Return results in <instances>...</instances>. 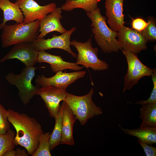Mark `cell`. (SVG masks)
<instances>
[{
    "label": "cell",
    "mask_w": 156,
    "mask_h": 156,
    "mask_svg": "<svg viewBox=\"0 0 156 156\" xmlns=\"http://www.w3.org/2000/svg\"><path fill=\"white\" fill-rule=\"evenodd\" d=\"M8 120L15 129V146L24 147L32 156L37 148L39 138L44 133L41 125L34 118L24 113L8 109Z\"/></svg>",
    "instance_id": "obj_1"
},
{
    "label": "cell",
    "mask_w": 156,
    "mask_h": 156,
    "mask_svg": "<svg viewBox=\"0 0 156 156\" xmlns=\"http://www.w3.org/2000/svg\"><path fill=\"white\" fill-rule=\"evenodd\" d=\"M100 8L86 13L91 21V30L96 42L105 53L117 52L122 49L121 44L116 39L117 32L107 25L106 19L101 14Z\"/></svg>",
    "instance_id": "obj_2"
},
{
    "label": "cell",
    "mask_w": 156,
    "mask_h": 156,
    "mask_svg": "<svg viewBox=\"0 0 156 156\" xmlns=\"http://www.w3.org/2000/svg\"><path fill=\"white\" fill-rule=\"evenodd\" d=\"M40 27L39 20L25 23L6 25L1 35V45L3 48L20 42H33L37 39Z\"/></svg>",
    "instance_id": "obj_3"
},
{
    "label": "cell",
    "mask_w": 156,
    "mask_h": 156,
    "mask_svg": "<svg viewBox=\"0 0 156 156\" xmlns=\"http://www.w3.org/2000/svg\"><path fill=\"white\" fill-rule=\"evenodd\" d=\"M94 93V89L92 88L87 94L82 96L68 93L65 99L82 125H84L89 119L103 114L102 109L92 100Z\"/></svg>",
    "instance_id": "obj_4"
},
{
    "label": "cell",
    "mask_w": 156,
    "mask_h": 156,
    "mask_svg": "<svg viewBox=\"0 0 156 156\" xmlns=\"http://www.w3.org/2000/svg\"><path fill=\"white\" fill-rule=\"evenodd\" d=\"M36 68L34 66L25 67L19 74L10 73L5 76L8 82L18 89V96L25 105L29 103L30 100L36 95L40 88L39 86L34 85L32 83Z\"/></svg>",
    "instance_id": "obj_5"
},
{
    "label": "cell",
    "mask_w": 156,
    "mask_h": 156,
    "mask_svg": "<svg viewBox=\"0 0 156 156\" xmlns=\"http://www.w3.org/2000/svg\"><path fill=\"white\" fill-rule=\"evenodd\" d=\"M70 45L74 46L78 51L76 62L78 64L95 71H104L108 68V64L98 58V49L93 47L91 38L84 42L73 40L71 41Z\"/></svg>",
    "instance_id": "obj_6"
},
{
    "label": "cell",
    "mask_w": 156,
    "mask_h": 156,
    "mask_svg": "<svg viewBox=\"0 0 156 156\" xmlns=\"http://www.w3.org/2000/svg\"><path fill=\"white\" fill-rule=\"evenodd\" d=\"M128 65L127 73L124 77L123 93L130 90L144 76H151L154 68L151 69L143 64L139 60L137 53L122 49Z\"/></svg>",
    "instance_id": "obj_7"
},
{
    "label": "cell",
    "mask_w": 156,
    "mask_h": 156,
    "mask_svg": "<svg viewBox=\"0 0 156 156\" xmlns=\"http://www.w3.org/2000/svg\"><path fill=\"white\" fill-rule=\"evenodd\" d=\"M73 27L60 35H53L50 38H37L31 43L32 46L38 51L52 49H58L64 50L71 54L73 57H77V55L70 48V38L72 34L76 30Z\"/></svg>",
    "instance_id": "obj_8"
},
{
    "label": "cell",
    "mask_w": 156,
    "mask_h": 156,
    "mask_svg": "<svg viewBox=\"0 0 156 156\" xmlns=\"http://www.w3.org/2000/svg\"><path fill=\"white\" fill-rule=\"evenodd\" d=\"M118 40L122 49L137 53L146 50L148 41L141 31L126 27L124 25L117 32Z\"/></svg>",
    "instance_id": "obj_9"
},
{
    "label": "cell",
    "mask_w": 156,
    "mask_h": 156,
    "mask_svg": "<svg viewBox=\"0 0 156 156\" xmlns=\"http://www.w3.org/2000/svg\"><path fill=\"white\" fill-rule=\"evenodd\" d=\"M15 2L23 12L25 23L42 19L56 8L54 3L42 6L34 0H16Z\"/></svg>",
    "instance_id": "obj_10"
},
{
    "label": "cell",
    "mask_w": 156,
    "mask_h": 156,
    "mask_svg": "<svg viewBox=\"0 0 156 156\" xmlns=\"http://www.w3.org/2000/svg\"><path fill=\"white\" fill-rule=\"evenodd\" d=\"M68 93L66 89L46 86L40 88L36 95L44 101L50 116L54 118L59 111L60 102L65 101Z\"/></svg>",
    "instance_id": "obj_11"
},
{
    "label": "cell",
    "mask_w": 156,
    "mask_h": 156,
    "mask_svg": "<svg viewBox=\"0 0 156 156\" xmlns=\"http://www.w3.org/2000/svg\"><path fill=\"white\" fill-rule=\"evenodd\" d=\"M39 51L32 46L31 43L22 42L14 45L11 50L0 60L2 63L5 60L16 59L25 67L34 66L37 63Z\"/></svg>",
    "instance_id": "obj_12"
},
{
    "label": "cell",
    "mask_w": 156,
    "mask_h": 156,
    "mask_svg": "<svg viewBox=\"0 0 156 156\" xmlns=\"http://www.w3.org/2000/svg\"><path fill=\"white\" fill-rule=\"evenodd\" d=\"M86 73L84 70L71 73L60 71L50 77H46L43 75L38 76L36 79L35 82L37 85L41 87L53 86L66 89L75 81L84 77Z\"/></svg>",
    "instance_id": "obj_13"
},
{
    "label": "cell",
    "mask_w": 156,
    "mask_h": 156,
    "mask_svg": "<svg viewBox=\"0 0 156 156\" xmlns=\"http://www.w3.org/2000/svg\"><path fill=\"white\" fill-rule=\"evenodd\" d=\"M62 13L61 7H56L49 14L39 20L38 31L40 33L38 35L37 38H44L47 34L53 31H57L62 34L68 31L61 23L60 20L63 17Z\"/></svg>",
    "instance_id": "obj_14"
},
{
    "label": "cell",
    "mask_w": 156,
    "mask_h": 156,
    "mask_svg": "<svg viewBox=\"0 0 156 156\" xmlns=\"http://www.w3.org/2000/svg\"><path fill=\"white\" fill-rule=\"evenodd\" d=\"M124 0H105V6L107 23L111 29L118 32L124 25Z\"/></svg>",
    "instance_id": "obj_15"
},
{
    "label": "cell",
    "mask_w": 156,
    "mask_h": 156,
    "mask_svg": "<svg viewBox=\"0 0 156 156\" xmlns=\"http://www.w3.org/2000/svg\"><path fill=\"white\" fill-rule=\"evenodd\" d=\"M62 120V135L60 144L73 145V128L77 118L65 101L60 106Z\"/></svg>",
    "instance_id": "obj_16"
},
{
    "label": "cell",
    "mask_w": 156,
    "mask_h": 156,
    "mask_svg": "<svg viewBox=\"0 0 156 156\" xmlns=\"http://www.w3.org/2000/svg\"><path fill=\"white\" fill-rule=\"evenodd\" d=\"M37 62H45L50 64L52 71L56 73L65 69H70L75 71L81 70L83 68L80 66L76 63L65 61L61 56L51 54L44 50L39 51Z\"/></svg>",
    "instance_id": "obj_17"
},
{
    "label": "cell",
    "mask_w": 156,
    "mask_h": 156,
    "mask_svg": "<svg viewBox=\"0 0 156 156\" xmlns=\"http://www.w3.org/2000/svg\"><path fill=\"white\" fill-rule=\"evenodd\" d=\"M0 9L3 11V18L0 24V29H3L9 21H14L17 23H22L24 21V17L18 4L10 0H0Z\"/></svg>",
    "instance_id": "obj_18"
},
{
    "label": "cell",
    "mask_w": 156,
    "mask_h": 156,
    "mask_svg": "<svg viewBox=\"0 0 156 156\" xmlns=\"http://www.w3.org/2000/svg\"><path fill=\"white\" fill-rule=\"evenodd\" d=\"M119 126L125 133L137 138L142 142L152 146L156 143V127H140L136 129H128L122 128L120 124Z\"/></svg>",
    "instance_id": "obj_19"
},
{
    "label": "cell",
    "mask_w": 156,
    "mask_h": 156,
    "mask_svg": "<svg viewBox=\"0 0 156 156\" xmlns=\"http://www.w3.org/2000/svg\"><path fill=\"white\" fill-rule=\"evenodd\" d=\"M100 0H67L61 7L62 10L70 11L75 9H83L86 13L96 10Z\"/></svg>",
    "instance_id": "obj_20"
},
{
    "label": "cell",
    "mask_w": 156,
    "mask_h": 156,
    "mask_svg": "<svg viewBox=\"0 0 156 156\" xmlns=\"http://www.w3.org/2000/svg\"><path fill=\"white\" fill-rule=\"evenodd\" d=\"M139 111L142 120L140 127H156V103L143 104Z\"/></svg>",
    "instance_id": "obj_21"
},
{
    "label": "cell",
    "mask_w": 156,
    "mask_h": 156,
    "mask_svg": "<svg viewBox=\"0 0 156 156\" xmlns=\"http://www.w3.org/2000/svg\"><path fill=\"white\" fill-rule=\"evenodd\" d=\"M54 118L55 120V125L53 132L51 133L49 140L51 151L60 144L61 141L62 120L61 111L60 108L58 113Z\"/></svg>",
    "instance_id": "obj_22"
},
{
    "label": "cell",
    "mask_w": 156,
    "mask_h": 156,
    "mask_svg": "<svg viewBox=\"0 0 156 156\" xmlns=\"http://www.w3.org/2000/svg\"><path fill=\"white\" fill-rule=\"evenodd\" d=\"M15 135L14 131L10 129L5 133L0 134V156H3L8 151L14 148Z\"/></svg>",
    "instance_id": "obj_23"
},
{
    "label": "cell",
    "mask_w": 156,
    "mask_h": 156,
    "mask_svg": "<svg viewBox=\"0 0 156 156\" xmlns=\"http://www.w3.org/2000/svg\"><path fill=\"white\" fill-rule=\"evenodd\" d=\"M51 133L48 132L40 136L38 146L32 156H51L49 143Z\"/></svg>",
    "instance_id": "obj_24"
},
{
    "label": "cell",
    "mask_w": 156,
    "mask_h": 156,
    "mask_svg": "<svg viewBox=\"0 0 156 156\" xmlns=\"http://www.w3.org/2000/svg\"><path fill=\"white\" fill-rule=\"evenodd\" d=\"M148 25L141 33L147 41L154 42L156 40V26L155 21L152 18L148 19Z\"/></svg>",
    "instance_id": "obj_25"
},
{
    "label": "cell",
    "mask_w": 156,
    "mask_h": 156,
    "mask_svg": "<svg viewBox=\"0 0 156 156\" xmlns=\"http://www.w3.org/2000/svg\"><path fill=\"white\" fill-rule=\"evenodd\" d=\"M8 111L0 103V134L5 133L10 129Z\"/></svg>",
    "instance_id": "obj_26"
},
{
    "label": "cell",
    "mask_w": 156,
    "mask_h": 156,
    "mask_svg": "<svg viewBox=\"0 0 156 156\" xmlns=\"http://www.w3.org/2000/svg\"><path fill=\"white\" fill-rule=\"evenodd\" d=\"M151 79L153 83V88L150 96L148 99L146 100H141L136 102V104L143 105L147 103H156V69L154 68L153 73L151 75Z\"/></svg>",
    "instance_id": "obj_27"
},
{
    "label": "cell",
    "mask_w": 156,
    "mask_h": 156,
    "mask_svg": "<svg viewBox=\"0 0 156 156\" xmlns=\"http://www.w3.org/2000/svg\"><path fill=\"white\" fill-rule=\"evenodd\" d=\"M148 23L141 18L133 20L132 22V29L139 31H141L147 26Z\"/></svg>",
    "instance_id": "obj_28"
},
{
    "label": "cell",
    "mask_w": 156,
    "mask_h": 156,
    "mask_svg": "<svg viewBox=\"0 0 156 156\" xmlns=\"http://www.w3.org/2000/svg\"><path fill=\"white\" fill-rule=\"evenodd\" d=\"M137 141L143 149L146 156H156V147L145 143L139 139Z\"/></svg>",
    "instance_id": "obj_29"
},
{
    "label": "cell",
    "mask_w": 156,
    "mask_h": 156,
    "mask_svg": "<svg viewBox=\"0 0 156 156\" xmlns=\"http://www.w3.org/2000/svg\"><path fill=\"white\" fill-rule=\"evenodd\" d=\"M12 149L6 152L3 156H28L29 154L24 149H21L19 148H17L16 150Z\"/></svg>",
    "instance_id": "obj_30"
}]
</instances>
